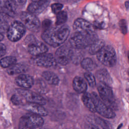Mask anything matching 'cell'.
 Instances as JSON below:
<instances>
[{
	"instance_id": "cell-6",
	"label": "cell",
	"mask_w": 129,
	"mask_h": 129,
	"mask_svg": "<svg viewBox=\"0 0 129 129\" xmlns=\"http://www.w3.org/2000/svg\"><path fill=\"white\" fill-rule=\"evenodd\" d=\"M74 53V51L71 45H62L55 51L54 57L55 62L62 66L67 65L72 60Z\"/></svg>"
},
{
	"instance_id": "cell-5",
	"label": "cell",
	"mask_w": 129,
	"mask_h": 129,
	"mask_svg": "<svg viewBox=\"0 0 129 129\" xmlns=\"http://www.w3.org/2000/svg\"><path fill=\"white\" fill-rule=\"evenodd\" d=\"M28 52L33 56H37L48 51L47 46L41 41L38 40L33 35L28 36L25 39Z\"/></svg>"
},
{
	"instance_id": "cell-11",
	"label": "cell",
	"mask_w": 129,
	"mask_h": 129,
	"mask_svg": "<svg viewBox=\"0 0 129 129\" xmlns=\"http://www.w3.org/2000/svg\"><path fill=\"white\" fill-rule=\"evenodd\" d=\"M97 90L102 101L110 108L113 107L115 100L110 86L100 82L97 86Z\"/></svg>"
},
{
	"instance_id": "cell-25",
	"label": "cell",
	"mask_w": 129,
	"mask_h": 129,
	"mask_svg": "<svg viewBox=\"0 0 129 129\" xmlns=\"http://www.w3.org/2000/svg\"><path fill=\"white\" fill-rule=\"evenodd\" d=\"M17 61L15 57L12 56H8L2 58L0 60V65L3 68H9L15 64Z\"/></svg>"
},
{
	"instance_id": "cell-18",
	"label": "cell",
	"mask_w": 129,
	"mask_h": 129,
	"mask_svg": "<svg viewBox=\"0 0 129 129\" xmlns=\"http://www.w3.org/2000/svg\"><path fill=\"white\" fill-rule=\"evenodd\" d=\"M73 87L76 92L79 93H84L87 89V85L82 78L76 76L73 81Z\"/></svg>"
},
{
	"instance_id": "cell-2",
	"label": "cell",
	"mask_w": 129,
	"mask_h": 129,
	"mask_svg": "<svg viewBox=\"0 0 129 129\" xmlns=\"http://www.w3.org/2000/svg\"><path fill=\"white\" fill-rule=\"evenodd\" d=\"M98 39L94 29L75 31L70 39L71 46L75 49H81L89 46L93 42Z\"/></svg>"
},
{
	"instance_id": "cell-10",
	"label": "cell",
	"mask_w": 129,
	"mask_h": 129,
	"mask_svg": "<svg viewBox=\"0 0 129 129\" xmlns=\"http://www.w3.org/2000/svg\"><path fill=\"white\" fill-rule=\"evenodd\" d=\"M16 93L28 102L38 103L42 105L46 102L42 96L27 89H17L16 90Z\"/></svg>"
},
{
	"instance_id": "cell-37",
	"label": "cell",
	"mask_w": 129,
	"mask_h": 129,
	"mask_svg": "<svg viewBox=\"0 0 129 129\" xmlns=\"http://www.w3.org/2000/svg\"><path fill=\"white\" fill-rule=\"evenodd\" d=\"M124 5H125V7L126 8V9L128 10V1L125 2Z\"/></svg>"
},
{
	"instance_id": "cell-17",
	"label": "cell",
	"mask_w": 129,
	"mask_h": 129,
	"mask_svg": "<svg viewBox=\"0 0 129 129\" xmlns=\"http://www.w3.org/2000/svg\"><path fill=\"white\" fill-rule=\"evenodd\" d=\"M95 75L100 82L104 83L109 86L112 84V79L107 70L100 69L96 71Z\"/></svg>"
},
{
	"instance_id": "cell-35",
	"label": "cell",
	"mask_w": 129,
	"mask_h": 129,
	"mask_svg": "<svg viewBox=\"0 0 129 129\" xmlns=\"http://www.w3.org/2000/svg\"><path fill=\"white\" fill-rule=\"evenodd\" d=\"M104 23L103 22H95L94 23V25H93V27L94 28H97V29H102L104 27Z\"/></svg>"
},
{
	"instance_id": "cell-28",
	"label": "cell",
	"mask_w": 129,
	"mask_h": 129,
	"mask_svg": "<svg viewBox=\"0 0 129 129\" xmlns=\"http://www.w3.org/2000/svg\"><path fill=\"white\" fill-rule=\"evenodd\" d=\"M84 77L87 81L89 85L91 87H94L96 86V80L94 76L90 72H86L84 74Z\"/></svg>"
},
{
	"instance_id": "cell-13",
	"label": "cell",
	"mask_w": 129,
	"mask_h": 129,
	"mask_svg": "<svg viewBox=\"0 0 129 129\" xmlns=\"http://www.w3.org/2000/svg\"><path fill=\"white\" fill-rule=\"evenodd\" d=\"M17 6L13 0H0V13L14 17L16 14Z\"/></svg>"
},
{
	"instance_id": "cell-22",
	"label": "cell",
	"mask_w": 129,
	"mask_h": 129,
	"mask_svg": "<svg viewBox=\"0 0 129 129\" xmlns=\"http://www.w3.org/2000/svg\"><path fill=\"white\" fill-rule=\"evenodd\" d=\"M43 78L50 85H57L59 83V80L57 76L53 72L49 71H46L42 73Z\"/></svg>"
},
{
	"instance_id": "cell-20",
	"label": "cell",
	"mask_w": 129,
	"mask_h": 129,
	"mask_svg": "<svg viewBox=\"0 0 129 129\" xmlns=\"http://www.w3.org/2000/svg\"><path fill=\"white\" fill-rule=\"evenodd\" d=\"M28 70V67L27 65L22 63L14 64L10 67L7 70L8 73L10 75L19 74L27 72Z\"/></svg>"
},
{
	"instance_id": "cell-4",
	"label": "cell",
	"mask_w": 129,
	"mask_h": 129,
	"mask_svg": "<svg viewBox=\"0 0 129 129\" xmlns=\"http://www.w3.org/2000/svg\"><path fill=\"white\" fill-rule=\"evenodd\" d=\"M44 120L41 116L32 113L22 116L19 120V128L21 129L37 128L41 127Z\"/></svg>"
},
{
	"instance_id": "cell-9",
	"label": "cell",
	"mask_w": 129,
	"mask_h": 129,
	"mask_svg": "<svg viewBox=\"0 0 129 129\" xmlns=\"http://www.w3.org/2000/svg\"><path fill=\"white\" fill-rule=\"evenodd\" d=\"M91 94L93 98L96 112L105 118H114L115 116V114L112 109L105 104L96 93L93 92Z\"/></svg>"
},
{
	"instance_id": "cell-36",
	"label": "cell",
	"mask_w": 129,
	"mask_h": 129,
	"mask_svg": "<svg viewBox=\"0 0 129 129\" xmlns=\"http://www.w3.org/2000/svg\"><path fill=\"white\" fill-rule=\"evenodd\" d=\"M15 4L18 6H22L25 4L27 0H13Z\"/></svg>"
},
{
	"instance_id": "cell-3",
	"label": "cell",
	"mask_w": 129,
	"mask_h": 129,
	"mask_svg": "<svg viewBox=\"0 0 129 129\" xmlns=\"http://www.w3.org/2000/svg\"><path fill=\"white\" fill-rule=\"evenodd\" d=\"M98 60L105 66L112 67L116 62V55L114 49L110 45H104L96 54Z\"/></svg>"
},
{
	"instance_id": "cell-38",
	"label": "cell",
	"mask_w": 129,
	"mask_h": 129,
	"mask_svg": "<svg viewBox=\"0 0 129 129\" xmlns=\"http://www.w3.org/2000/svg\"><path fill=\"white\" fill-rule=\"evenodd\" d=\"M4 39V35L2 34V33L0 32V41H2Z\"/></svg>"
},
{
	"instance_id": "cell-33",
	"label": "cell",
	"mask_w": 129,
	"mask_h": 129,
	"mask_svg": "<svg viewBox=\"0 0 129 129\" xmlns=\"http://www.w3.org/2000/svg\"><path fill=\"white\" fill-rule=\"evenodd\" d=\"M51 24H52V22L51 20L49 19L44 20L42 23V26L44 30H46L49 28H50L51 26Z\"/></svg>"
},
{
	"instance_id": "cell-1",
	"label": "cell",
	"mask_w": 129,
	"mask_h": 129,
	"mask_svg": "<svg viewBox=\"0 0 129 129\" xmlns=\"http://www.w3.org/2000/svg\"><path fill=\"white\" fill-rule=\"evenodd\" d=\"M70 32V29L68 26L62 24L56 25L44 30L41 34V38L50 46L56 47L65 42Z\"/></svg>"
},
{
	"instance_id": "cell-32",
	"label": "cell",
	"mask_w": 129,
	"mask_h": 129,
	"mask_svg": "<svg viewBox=\"0 0 129 129\" xmlns=\"http://www.w3.org/2000/svg\"><path fill=\"white\" fill-rule=\"evenodd\" d=\"M119 26L121 32L123 34H125L127 32V26L125 20H120L119 22Z\"/></svg>"
},
{
	"instance_id": "cell-14",
	"label": "cell",
	"mask_w": 129,
	"mask_h": 129,
	"mask_svg": "<svg viewBox=\"0 0 129 129\" xmlns=\"http://www.w3.org/2000/svg\"><path fill=\"white\" fill-rule=\"evenodd\" d=\"M50 0H39L33 2L28 6L27 11L35 15L41 13L48 6Z\"/></svg>"
},
{
	"instance_id": "cell-39",
	"label": "cell",
	"mask_w": 129,
	"mask_h": 129,
	"mask_svg": "<svg viewBox=\"0 0 129 129\" xmlns=\"http://www.w3.org/2000/svg\"><path fill=\"white\" fill-rule=\"evenodd\" d=\"M32 2H36V1H39V0H31Z\"/></svg>"
},
{
	"instance_id": "cell-27",
	"label": "cell",
	"mask_w": 129,
	"mask_h": 129,
	"mask_svg": "<svg viewBox=\"0 0 129 129\" xmlns=\"http://www.w3.org/2000/svg\"><path fill=\"white\" fill-rule=\"evenodd\" d=\"M68 19V15L66 11H60L56 14V25H60L64 24Z\"/></svg>"
},
{
	"instance_id": "cell-12",
	"label": "cell",
	"mask_w": 129,
	"mask_h": 129,
	"mask_svg": "<svg viewBox=\"0 0 129 129\" xmlns=\"http://www.w3.org/2000/svg\"><path fill=\"white\" fill-rule=\"evenodd\" d=\"M35 56L32 59L33 63L38 67L48 68L52 67L55 62L54 57L51 53H44Z\"/></svg>"
},
{
	"instance_id": "cell-24",
	"label": "cell",
	"mask_w": 129,
	"mask_h": 129,
	"mask_svg": "<svg viewBox=\"0 0 129 129\" xmlns=\"http://www.w3.org/2000/svg\"><path fill=\"white\" fill-rule=\"evenodd\" d=\"M80 64L82 68L88 72L92 71L96 67V64L94 61L89 57L83 58L80 62Z\"/></svg>"
},
{
	"instance_id": "cell-23",
	"label": "cell",
	"mask_w": 129,
	"mask_h": 129,
	"mask_svg": "<svg viewBox=\"0 0 129 129\" xmlns=\"http://www.w3.org/2000/svg\"><path fill=\"white\" fill-rule=\"evenodd\" d=\"M104 45L105 42L103 40L97 39L89 46L88 52L92 55L96 54Z\"/></svg>"
},
{
	"instance_id": "cell-21",
	"label": "cell",
	"mask_w": 129,
	"mask_h": 129,
	"mask_svg": "<svg viewBox=\"0 0 129 129\" xmlns=\"http://www.w3.org/2000/svg\"><path fill=\"white\" fill-rule=\"evenodd\" d=\"M82 102L85 106L91 112H95V107L94 103L93 98L91 94L84 92L82 97Z\"/></svg>"
},
{
	"instance_id": "cell-26",
	"label": "cell",
	"mask_w": 129,
	"mask_h": 129,
	"mask_svg": "<svg viewBox=\"0 0 129 129\" xmlns=\"http://www.w3.org/2000/svg\"><path fill=\"white\" fill-rule=\"evenodd\" d=\"M8 16L6 14L0 13V32L4 33L7 32L9 27V23L8 21Z\"/></svg>"
},
{
	"instance_id": "cell-29",
	"label": "cell",
	"mask_w": 129,
	"mask_h": 129,
	"mask_svg": "<svg viewBox=\"0 0 129 129\" xmlns=\"http://www.w3.org/2000/svg\"><path fill=\"white\" fill-rule=\"evenodd\" d=\"M95 121L96 123H97L99 125H100L102 128H108L111 127L109 122H108L106 120H104L103 119L100 117H99L98 116L95 118Z\"/></svg>"
},
{
	"instance_id": "cell-30",
	"label": "cell",
	"mask_w": 129,
	"mask_h": 129,
	"mask_svg": "<svg viewBox=\"0 0 129 129\" xmlns=\"http://www.w3.org/2000/svg\"><path fill=\"white\" fill-rule=\"evenodd\" d=\"M12 102L16 105L21 104L23 103V99L17 94H14L11 97Z\"/></svg>"
},
{
	"instance_id": "cell-7",
	"label": "cell",
	"mask_w": 129,
	"mask_h": 129,
	"mask_svg": "<svg viewBox=\"0 0 129 129\" xmlns=\"http://www.w3.org/2000/svg\"><path fill=\"white\" fill-rule=\"evenodd\" d=\"M26 27L24 24L18 21H15L9 26L7 31L8 38L11 41L19 40L25 34Z\"/></svg>"
},
{
	"instance_id": "cell-34",
	"label": "cell",
	"mask_w": 129,
	"mask_h": 129,
	"mask_svg": "<svg viewBox=\"0 0 129 129\" xmlns=\"http://www.w3.org/2000/svg\"><path fill=\"white\" fill-rule=\"evenodd\" d=\"M6 52V47L3 44L0 43V57L4 56Z\"/></svg>"
},
{
	"instance_id": "cell-19",
	"label": "cell",
	"mask_w": 129,
	"mask_h": 129,
	"mask_svg": "<svg viewBox=\"0 0 129 129\" xmlns=\"http://www.w3.org/2000/svg\"><path fill=\"white\" fill-rule=\"evenodd\" d=\"M73 26L75 31L94 29L93 25L90 22L82 18L76 19L73 23Z\"/></svg>"
},
{
	"instance_id": "cell-16",
	"label": "cell",
	"mask_w": 129,
	"mask_h": 129,
	"mask_svg": "<svg viewBox=\"0 0 129 129\" xmlns=\"http://www.w3.org/2000/svg\"><path fill=\"white\" fill-rule=\"evenodd\" d=\"M24 108L32 113L40 116H46L48 114L47 110L42 105L38 103L28 102L24 105Z\"/></svg>"
},
{
	"instance_id": "cell-31",
	"label": "cell",
	"mask_w": 129,
	"mask_h": 129,
	"mask_svg": "<svg viewBox=\"0 0 129 129\" xmlns=\"http://www.w3.org/2000/svg\"><path fill=\"white\" fill-rule=\"evenodd\" d=\"M63 8V5L60 3H54L51 5V8L52 12L54 14H57L60 12Z\"/></svg>"
},
{
	"instance_id": "cell-15",
	"label": "cell",
	"mask_w": 129,
	"mask_h": 129,
	"mask_svg": "<svg viewBox=\"0 0 129 129\" xmlns=\"http://www.w3.org/2000/svg\"><path fill=\"white\" fill-rule=\"evenodd\" d=\"M16 84L24 89L31 88L34 85V81L33 77L27 74H21L15 79Z\"/></svg>"
},
{
	"instance_id": "cell-8",
	"label": "cell",
	"mask_w": 129,
	"mask_h": 129,
	"mask_svg": "<svg viewBox=\"0 0 129 129\" xmlns=\"http://www.w3.org/2000/svg\"><path fill=\"white\" fill-rule=\"evenodd\" d=\"M20 17L22 23L30 31L37 32L39 30L40 22L36 15L28 12H23Z\"/></svg>"
}]
</instances>
